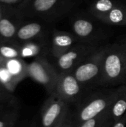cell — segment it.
I'll return each mask as SVG.
<instances>
[{
  "label": "cell",
  "instance_id": "6da1fadb",
  "mask_svg": "<svg viewBox=\"0 0 126 127\" xmlns=\"http://www.w3.org/2000/svg\"><path fill=\"white\" fill-rule=\"evenodd\" d=\"M126 84V42L107 45L100 86L115 88Z\"/></svg>",
  "mask_w": 126,
  "mask_h": 127
},
{
  "label": "cell",
  "instance_id": "7a4b0ae2",
  "mask_svg": "<svg viewBox=\"0 0 126 127\" xmlns=\"http://www.w3.org/2000/svg\"><path fill=\"white\" fill-rule=\"evenodd\" d=\"M80 0H24L19 7L21 16L39 17L51 22L71 12Z\"/></svg>",
  "mask_w": 126,
  "mask_h": 127
},
{
  "label": "cell",
  "instance_id": "3957f363",
  "mask_svg": "<svg viewBox=\"0 0 126 127\" xmlns=\"http://www.w3.org/2000/svg\"><path fill=\"white\" fill-rule=\"evenodd\" d=\"M119 92V86L108 88L93 93L77 108L73 118L74 127L108 110L114 102Z\"/></svg>",
  "mask_w": 126,
  "mask_h": 127
},
{
  "label": "cell",
  "instance_id": "277c9868",
  "mask_svg": "<svg viewBox=\"0 0 126 127\" xmlns=\"http://www.w3.org/2000/svg\"><path fill=\"white\" fill-rule=\"evenodd\" d=\"M106 48L107 45H100L73 71V74L83 88L100 86Z\"/></svg>",
  "mask_w": 126,
  "mask_h": 127
},
{
  "label": "cell",
  "instance_id": "5b68a950",
  "mask_svg": "<svg viewBox=\"0 0 126 127\" xmlns=\"http://www.w3.org/2000/svg\"><path fill=\"white\" fill-rule=\"evenodd\" d=\"M89 12L100 22L110 25H126V4L119 0H94Z\"/></svg>",
  "mask_w": 126,
  "mask_h": 127
},
{
  "label": "cell",
  "instance_id": "8992f818",
  "mask_svg": "<svg viewBox=\"0 0 126 127\" xmlns=\"http://www.w3.org/2000/svg\"><path fill=\"white\" fill-rule=\"evenodd\" d=\"M27 74L29 77L42 85L49 95L54 92L59 73L55 65L45 56L36 57L27 64Z\"/></svg>",
  "mask_w": 126,
  "mask_h": 127
},
{
  "label": "cell",
  "instance_id": "52a82bcc",
  "mask_svg": "<svg viewBox=\"0 0 126 127\" xmlns=\"http://www.w3.org/2000/svg\"><path fill=\"white\" fill-rule=\"evenodd\" d=\"M100 45L77 42L65 54L55 59V67L59 74L73 72V71L91 53Z\"/></svg>",
  "mask_w": 126,
  "mask_h": 127
},
{
  "label": "cell",
  "instance_id": "ba28073f",
  "mask_svg": "<svg viewBox=\"0 0 126 127\" xmlns=\"http://www.w3.org/2000/svg\"><path fill=\"white\" fill-rule=\"evenodd\" d=\"M69 113V104L55 93L49 95L41 109L42 127H56Z\"/></svg>",
  "mask_w": 126,
  "mask_h": 127
},
{
  "label": "cell",
  "instance_id": "9c48e42d",
  "mask_svg": "<svg viewBox=\"0 0 126 127\" xmlns=\"http://www.w3.org/2000/svg\"><path fill=\"white\" fill-rule=\"evenodd\" d=\"M82 89L83 86L77 80L73 72L61 73L53 93L70 104L80 98Z\"/></svg>",
  "mask_w": 126,
  "mask_h": 127
},
{
  "label": "cell",
  "instance_id": "30bf717a",
  "mask_svg": "<svg viewBox=\"0 0 126 127\" xmlns=\"http://www.w3.org/2000/svg\"><path fill=\"white\" fill-rule=\"evenodd\" d=\"M72 33L79 42L99 45L102 35L94 23L85 16H76L71 21Z\"/></svg>",
  "mask_w": 126,
  "mask_h": 127
},
{
  "label": "cell",
  "instance_id": "8fae6325",
  "mask_svg": "<svg viewBox=\"0 0 126 127\" xmlns=\"http://www.w3.org/2000/svg\"><path fill=\"white\" fill-rule=\"evenodd\" d=\"M49 51L55 59L65 54L76 43L79 42L72 33L56 29L51 31Z\"/></svg>",
  "mask_w": 126,
  "mask_h": 127
},
{
  "label": "cell",
  "instance_id": "7c38bea8",
  "mask_svg": "<svg viewBox=\"0 0 126 127\" xmlns=\"http://www.w3.org/2000/svg\"><path fill=\"white\" fill-rule=\"evenodd\" d=\"M46 28L39 22H33L21 25L19 28L16 39L22 43L45 38Z\"/></svg>",
  "mask_w": 126,
  "mask_h": 127
},
{
  "label": "cell",
  "instance_id": "4fadbf2b",
  "mask_svg": "<svg viewBox=\"0 0 126 127\" xmlns=\"http://www.w3.org/2000/svg\"><path fill=\"white\" fill-rule=\"evenodd\" d=\"M49 43L46 38L27 42L20 45L21 58L38 57L45 56L46 51H49Z\"/></svg>",
  "mask_w": 126,
  "mask_h": 127
},
{
  "label": "cell",
  "instance_id": "5bb4252c",
  "mask_svg": "<svg viewBox=\"0 0 126 127\" xmlns=\"http://www.w3.org/2000/svg\"><path fill=\"white\" fill-rule=\"evenodd\" d=\"M19 22L15 21L12 16L4 12L0 20V38L1 42H10L16 39V36L19 28Z\"/></svg>",
  "mask_w": 126,
  "mask_h": 127
},
{
  "label": "cell",
  "instance_id": "9a60e30c",
  "mask_svg": "<svg viewBox=\"0 0 126 127\" xmlns=\"http://www.w3.org/2000/svg\"><path fill=\"white\" fill-rule=\"evenodd\" d=\"M4 65L17 84L28 77L27 63L22 58L4 59Z\"/></svg>",
  "mask_w": 126,
  "mask_h": 127
},
{
  "label": "cell",
  "instance_id": "2e32d148",
  "mask_svg": "<svg viewBox=\"0 0 126 127\" xmlns=\"http://www.w3.org/2000/svg\"><path fill=\"white\" fill-rule=\"evenodd\" d=\"M110 112L114 121L121 118L126 112V84L119 86L118 94L111 107Z\"/></svg>",
  "mask_w": 126,
  "mask_h": 127
},
{
  "label": "cell",
  "instance_id": "e0dca14e",
  "mask_svg": "<svg viewBox=\"0 0 126 127\" xmlns=\"http://www.w3.org/2000/svg\"><path fill=\"white\" fill-rule=\"evenodd\" d=\"M0 83L2 85V86L5 89V90L9 92L10 94H12L16 86L17 83L8 71V70L6 68L4 65V59L0 56Z\"/></svg>",
  "mask_w": 126,
  "mask_h": 127
},
{
  "label": "cell",
  "instance_id": "ac0fdd59",
  "mask_svg": "<svg viewBox=\"0 0 126 127\" xmlns=\"http://www.w3.org/2000/svg\"><path fill=\"white\" fill-rule=\"evenodd\" d=\"M0 56L5 60L21 58L20 45L10 42H0Z\"/></svg>",
  "mask_w": 126,
  "mask_h": 127
},
{
  "label": "cell",
  "instance_id": "d6986e66",
  "mask_svg": "<svg viewBox=\"0 0 126 127\" xmlns=\"http://www.w3.org/2000/svg\"><path fill=\"white\" fill-rule=\"evenodd\" d=\"M110 109L111 108L108 110L105 111V112L94 118H92L75 127H101L108 121L113 120L111 117Z\"/></svg>",
  "mask_w": 126,
  "mask_h": 127
},
{
  "label": "cell",
  "instance_id": "ffe728a7",
  "mask_svg": "<svg viewBox=\"0 0 126 127\" xmlns=\"http://www.w3.org/2000/svg\"><path fill=\"white\" fill-rule=\"evenodd\" d=\"M17 116L16 109H0V127H13L16 122Z\"/></svg>",
  "mask_w": 126,
  "mask_h": 127
},
{
  "label": "cell",
  "instance_id": "44dd1931",
  "mask_svg": "<svg viewBox=\"0 0 126 127\" xmlns=\"http://www.w3.org/2000/svg\"><path fill=\"white\" fill-rule=\"evenodd\" d=\"M13 100L12 95L7 92L0 83V100L3 103H10Z\"/></svg>",
  "mask_w": 126,
  "mask_h": 127
},
{
  "label": "cell",
  "instance_id": "7402d4cb",
  "mask_svg": "<svg viewBox=\"0 0 126 127\" xmlns=\"http://www.w3.org/2000/svg\"><path fill=\"white\" fill-rule=\"evenodd\" d=\"M56 127H74L73 118L70 113H68L66 117L62 121V122Z\"/></svg>",
  "mask_w": 126,
  "mask_h": 127
},
{
  "label": "cell",
  "instance_id": "603a6c76",
  "mask_svg": "<svg viewBox=\"0 0 126 127\" xmlns=\"http://www.w3.org/2000/svg\"><path fill=\"white\" fill-rule=\"evenodd\" d=\"M126 112L124 115L119 120L114 122L111 127H126Z\"/></svg>",
  "mask_w": 126,
  "mask_h": 127
},
{
  "label": "cell",
  "instance_id": "cb8c5ba5",
  "mask_svg": "<svg viewBox=\"0 0 126 127\" xmlns=\"http://www.w3.org/2000/svg\"><path fill=\"white\" fill-rule=\"evenodd\" d=\"M24 0H0L1 3H4V4H18V3H22Z\"/></svg>",
  "mask_w": 126,
  "mask_h": 127
},
{
  "label": "cell",
  "instance_id": "d4e9b609",
  "mask_svg": "<svg viewBox=\"0 0 126 127\" xmlns=\"http://www.w3.org/2000/svg\"><path fill=\"white\" fill-rule=\"evenodd\" d=\"M114 121L113 120H111V121H108L107 123H105V124H103L101 127H111V125L114 124Z\"/></svg>",
  "mask_w": 126,
  "mask_h": 127
},
{
  "label": "cell",
  "instance_id": "484cf974",
  "mask_svg": "<svg viewBox=\"0 0 126 127\" xmlns=\"http://www.w3.org/2000/svg\"><path fill=\"white\" fill-rule=\"evenodd\" d=\"M4 11H3V8H2V7L0 5V20H1V17H2V16H3Z\"/></svg>",
  "mask_w": 126,
  "mask_h": 127
},
{
  "label": "cell",
  "instance_id": "4316f807",
  "mask_svg": "<svg viewBox=\"0 0 126 127\" xmlns=\"http://www.w3.org/2000/svg\"><path fill=\"white\" fill-rule=\"evenodd\" d=\"M3 104H4V103H2V102H1V101L0 100V106H1V105H3Z\"/></svg>",
  "mask_w": 126,
  "mask_h": 127
},
{
  "label": "cell",
  "instance_id": "83f0119b",
  "mask_svg": "<svg viewBox=\"0 0 126 127\" xmlns=\"http://www.w3.org/2000/svg\"><path fill=\"white\" fill-rule=\"evenodd\" d=\"M123 41H125V42H126V39H123Z\"/></svg>",
  "mask_w": 126,
  "mask_h": 127
},
{
  "label": "cell",
  "instance_id": "f1b7e54d",
  "mask_svg": "<svg viewBox=\"0 0 126 127\" xmlns=\"http://www.w3.org/2000/svg\"><path fill=\"white\" fill-rule=\"evenodd\" d=\"M84 1H89V0H84Z\"/></svg>",
  "mask_w": 126,
  "mask_h": 127
},
{
  "label": "cell",
  "instance_id": "f546056e",
  "mask_svg": "<svg viewBox=\"0 0 126 127\" xmlns=\"http://www.w3.org/2000/svg\"><path fill=\"white\" fill-rule=\"evenodd\" d=\"M0 42H1V38H0Z\"/></svg>",
  "mask_w": 126,
  "mask_h": 127
}]
</instances>
